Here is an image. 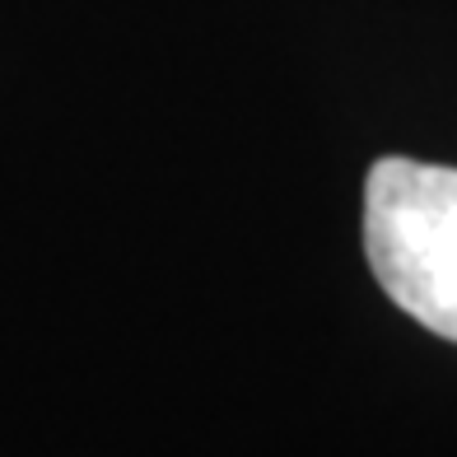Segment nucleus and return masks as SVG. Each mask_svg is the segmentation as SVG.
I'll return each mask as SVG.
<instances>
[{
  "label": "nucleus",
  "mask_w": 457,
  "mask_h": 457,
  "mask_svg": "<svg viewBox=\"0 0 457 457\" xmlns=\"http://www.w3.org/2000/svg\"><path fill=\"white\" fill-rule=\"evenodd\" d=\"M364 247L387 299L457 341V169L378 159L364 187Z\"/></svg>",
  "instance_id": "f257e3e1"
}]
</instances>
